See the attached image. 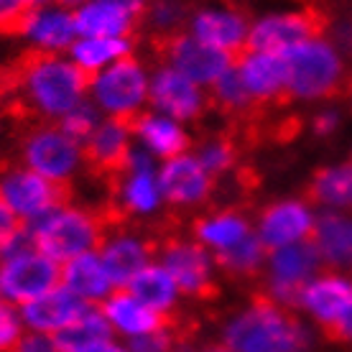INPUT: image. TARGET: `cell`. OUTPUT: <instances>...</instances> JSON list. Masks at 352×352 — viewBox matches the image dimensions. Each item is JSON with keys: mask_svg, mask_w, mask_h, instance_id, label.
I'll use <instances>...</instances> for the list:
<instances>
[{"mask_svg": "<svg viewBox=\"0 0 352 352\" xmlns=\"http://www.w3.org/2000/svg\"><path fill=\"white\" fill-rule=\"evenodd\" d=\"M10 100L8 118L21 128L52 123L85 102L92 74L67 62L59 54L28 49L8 67Z\"/></svg>", "mask_w": 352, "mask_h": 352, "instance_id": "obj_1", "label": "cell"}, {"mask_svg": "<svg viewBox=\"0 0 352 352\" xmlns=\"http://www.w3.org/2000/svg\"><path fill=\"white\" fill-rule=\"evenodd\" d=\"M222 347L228 352H311L314 332L291 309L256 294L222 324Z\"/></svg>", "mask_w": 352, "mask_h": 352, "instance_id": "obj_2", "label": "cell"}, {"mask_svg": "<svg viewBox=\"0 0 352 352\" xmlns=\"http://www.w3.org/2000/svg\"><path fill=\"white\" fill-rule=\"evenodd\" d=\"M31 228H34L36 250H41L56 263H67L74 256L92 253L97 248H102L107 235L115 232L113 222L107 220L102 207L80 210L72 204L49 212Z\"/></svg>", "mask_w": 352, "mask_h": 352, "instance_id": "obj_3", "label": "cell"}, {"mask_svg": "<svg viewBox=\"0 0 352 352\" xmlns=\"http://www.w3.org/2000/svg\"><path fill=\"white\" fill-rule=\"evenodd\" d=\"M151 238L156 243V258L171 273L182 294L192 299H212L217 294L214 258L199 240L184 238L176 230V222L159 225Z\"/></svg>", "mask_w": 352, "mask_h": 352, "instance_id": "obj_4", "label": "cell"}, {"mask_svg": "<svg viewBox=\"0 0 352 352\" xmlns=\"http://www.w3.org/2000/svg\"><path fill=\"white\" fill-rule=\"evenodd\" d=\"M286 56L289 67V97L299 100H327L344 85V67L337 49L327 38H309L294 46Z\"/></svg>", "mask_w": 352, "mask_h": 352, "instance_id": "obj_5", "label": "cell"}, {"mask_svg": "<svg viewBox=\"0 0 352 352\" xmlns=\"http://www.w3.org/2000/svg\"><path fill=\"white\" fill-rule=\"evenodd\" d=\"M21 159L26 168L46 176L56 184H72L82 164V146L52 123H34L21 128Z\"/></svg>", "mask_w": 352, "mask_h": 352, "instance_id": "obj_6", "label": "cell"}, {"mask_svg": "<svg viewBox=\"0 0 352 352\" xmlns=\"http://www.w3.org/2000/svg\"><path fill=\"white\" fill-rule=\"evenodd\" d=\"M322 263L324 261L311 240L278 248L265 261L268 271H265V283L261 294L281 304L283 309L294 311L301 307V294L307 289V283L317 276Z\"/></svg>", "mask_w": 352, "mask_h": 352, "instance_id": "obj_7", "label": "cell"}, {"mask_svg": "<svg viewBox=\"0 0 352 352\" xmlns=\"http://www.w3.org/2000/svg\"><path fill=\"white\" fill-rule=\"evenodd\" d=\"M0 197L21 222L34 225L72 199L69 184H56L31 168H0Z\"/></svg>", "mask_w": 352, "mask_h": 352, "instance_id": "obj_8", "label": "cell"}, {"mask_svg": "<svg viewBox=\"0 0 352 352\" xmlns=\"http://www.w3.org/2000/svg\"><path fill=\"white\" fill-rule=\"evenodd\" d=\"M148 89L151 82L146 77V69L133 56L118 59L92 77L97 107H102L110 118H120V120H131L143 113Z\"/></svg>", "mask_w": 352, "mask_h": 352, "instance_id": "obj_9", "label": "cell"}, {"mask_svg": "<svg viewBox=\"0 0 352 352\" xmlns=\"http://www.w3.org/2000/svg\"><path fill=\"white\" fill-rule=\"evenodd\" d=\"M151 44L161 59H166L168 67L182 72L194 85H210L212 87L225 72L238 64L232 54L204 44L192 34L151 36Z\"/></svg>", "mask_w": 352, "mask_h": 352, "instance_id": "obj_10", "label": "cell"}, {"mask_svg": "<svg viewBox=\"0 0 352 352\" xmlns=\"http://www.w3.org/2000/svg\"><path fill=\"white\" fill-rule=\"evenodd\" d=\"M332 18L324 8L309 6L296 13H273L261 18L248 34V49L283 54L309 38H324Z\"/></svg>", "mask_w": 352, "mask_h": 352, "instance_id": "obj_11", "label": "cell"}, {"mask_svg": "<svg viewBox=\"0 0 352 352\" xmlns=\"http://www.w3.org/2000/svg\"><path fill=\"white\" fill-rule=\"evenodd\" d=\"M62 283V268L41 250H28L0 263V296L8 304H28Z\"/></svg>", "mask_w": 352, "mask_h": 352, "instance_id": "obj_12", "label": "cell"}, {"mask_svg": "<svg viewBox=\"0 0 352 352\" xmlns=\"http://www.w3.org/2000/svg\"><path fill=\"white\" fill-rule=\"evenodd\" d=\"M133 128L128 120L105 118L95 133L82 143V161L87 164L92 176L107 186H113L128 171L133 156Z\"/></svg>", "mask_w": 352, "mask_h": 352, "instance_id": "obj_13", "label": "cell"}, {"mask_svg": "<svg viewBox=\"0 0 352 352\" xmlns=\"http://www.w3.org/2000/svg\"><path fill=\"white\" fill-rule=\"evenodd\" d=\"M238 74L258 105H283L289 102V67L286 56L276 52L248 49L238 59Z\"/></svg>", "mask_w": 352, "mask_h": 352, "instance_id": "obj_14", "label": "cell"}, {"mask_svg": "<svg viewBox=\"0 0 352 352\" xmlns=\"http://www.w3.org/2000/svg\"><path fill=\"white\" fill-rule=\"evenodd\" d=\"M159 186L161 197L171 207H199L212 197L214 176L202 166L197 156L182 153L161 166Z\"/></svg>", "mask_w": 352, "mask_h": 352, "instance_id": "obj_15", "label": "cell"}, {"mask_svg": "<svg viewBox=\"0 0 352 352\" xmlns=\"http://www.w3.org/2000/svg\"><path fill=\"white\" fill-rule=\"evenodd\" d=\"M153 256H156L153 238L141 232H128V228L107 235L100 248V258L115 289H128V283L151 263Z\"/></svg>", "mask_w": 352, "mask_h": 352, "instance_id": "obj_16", "label": "cell"}, {"mask_svg": "<svg viewBox=\"0 0 352 352\" xmlns=\"http://www.w3.org/2000/svg\"><path fill=\"white\" fill-rule=\"evenodd\" d=\"M314 214L307 202L286 199V202L268 204L258 217V238L268 250L304 243L314 232Z\"/></svg>", "mask_w": 352, "mask_h": 352, "instance_id": "obj_17", "label": "cell"}, {"mask_svg": "<svg viewBox=\"0 0 352 352\" xmlns=\"http://www.w3.org/2000/svg\"><path fill=\"white\" fill-rule=\"evenodd\" d=\"M148 100L159 113L174 120H197L207 107V97L202 95L199 85L174 67H161L151 80Z\"/></svg>", "mask_w": 352, "mask_h": 352, "instance_id": "obj_18", "label": "cell"}, {"mask_svg": "<svg viewBox=\"0 0 352 352\" xmlns=\"http://www.w3.org/2000/svg\"><path fill=\"white\" fill-rule=\"evenodd\" d=\"M324 332L352 309V278L340 273H317L301 294V307Z\"/></svg>", "mask_w": 352, "mask_h": 352, "instance_id": "obj_19", "label": "cell"}, {"mask_svg": "<svg viewBox=\"0 0 352 352\" xmlns=\"http://www.w3.org/2000/svg\"><path fill=\"white\" fill-rule=\"evenodd\" d=\"M248 34L250 28L240 10L204 8L194 13L192 18V36L220 52L232 54L235 59H240L248 52Z\"/></svg>", "mask_w": 352, "mask_h": 352, "instance_id": "obj_20", "label": "cell"}, {"mask_svg": "<svg viewBox=\"0 0 352 352\" xmlns=\"http://www.w3.org/2000/svg\"><path fill=\"white\" fill-rule=\"evenodd\" d=\"M87 307L89 304H85L77 294H72L67 286L59 283V286L52 289L49 294L23 304V307H21V319H23V324L28 327V332L56 335V332H62L67 324H72Z\"/></svg>", "mask_w": 352, "mask_h": 352, "instance_id": "obj_21", "label": "cell"}, {"mask_svg": "<svg viewBox=\"0 0 352 352\" xmlns=\"http://www.w3.org/2000/svg\"><path fill=\"white\" fill-rule=\"evenodd\" d=\"M102 314L107 317L113 332L123 335L125 340H135V337L151 335L156 329L171 322V317H164L159 311H153L151 307H146L141 299H135L128 289L113 291L107 301L102 304Z\"/></svg>", "mask_w": 352, "mask_h": 352, "instance_id": "obj_22", "label": "cell"}, {"mask_svg": "<svg viewBox=\"0 0 352 352\" xmlns=\"http://www.w3.org/2000/svg\"><path fill=\"white\" fill-rule=\"evenodd\" d=\"M62 286L77 294L85 304L97 307V304H105L107 296L113 294V281L105 271V263L100 253H82V256L69 258L62 265Z\"/></svg>", "mask_w": 352, "mask_h": 352, "instance_id": "obj_23", "label": "cell"}, {"mask_svg": "<svg viewBox=\"0 0 352 352\" xmlns=\"http://www.w3.org/2000/svg\"><path fill=\"white\" fill-rule=\"evenodd\" d=\"M128 123L133 128V135H138L143 146L159 159L168 161L174 156H182L189 148L186 131L179 125V120L164 113H138Z\"/></svg>", "mask_w": 352, "mask_h": 352, "instance_id": "obj_24", "label": "cell"}, {"mask_svg": "<svg viewBox=\"0 0 352 352\" xmlns=\"http://www.w3.org/2000/svg\"><path fill=\"white\" fill-rule=\"evenodd\" d=\"M82 38H125L141 21L125 8L107 0H89L74 13Z\"/></svg>", "mask_w": 352, "mask_h": 352, "instance_id": "obj_25", "label": "cell"}, {"mask_svg": "<svg viewBox=\"0 0 352 352\" xmlns=\"http://www.w3.org/2000/svg\"><path fill=\"white\" fill-rule=\"evenodd\" d=\"M26 36L31 38L34 49L41 52H62L72 49L74 38H77V23H74V13L56 6V8H36L31 21H28Z\"/></svg>", "mask_w": 352, "mask_h": 352, "instance_id": "obj_26", "label": "cell"}, {"mask_svg": "<svg viewBox=\"0 0 352 352\" xmlns=\"http://www.w3.org/2000/svg\"><path fill=\"white\" fill-rule=\"evenodd\" d=\"M311 243L327 265L352 268V220L340 212H324L314 222Z\"/></svg>", "mask_w": 352, "mask_h": 352, "instance_id": "obj_27", "label": "cell"}, {"mask_svg": "<svg viewBox=\"0 0 352 352\" xmlns=\"http://www.w3.org/2000/svg\"><path fill=\"white\" fill-rule=\"evenodd\" d=\"M192 232L204 248L225 250V248L238 245L245 238H250L253 228H250V217L243 210H220L214 214L199 217L194 222Z\"/></svg>", "mask_w": 352, "mask_h": 352, "instance_id": "obj_28", "label": "cell"}, {"mask_svg": "<svg viewBox=\"0 0 352 352\" xmlns=\"http://www.w3.org/2000/svg\"><path fill=\"white\" fill-rule=\"evenodd\" d=\"M128 291H131L135 299H141L146 307H151L153 311H159L164 317H174L176 301H179V286L171 278V273L164 268V265L148 263L143 268L131 283H128Z\"/></svg>", "mask_w": 352, "mask_h": 352, "instance_id": "obj_29", "label": "cell"}, {"mask_svg": "<svg viewBox=\"0 0 352 352\" xmlns=\"http://www.w3.org/2000/svg\"><path fill=\"white\" fill-rule=\"evenodd\" d=\"M62 352H87L95 344L113 340V327L102 314V309L87 307L72 324H67L62 332L54 335Z\"/></svg>", "mask_w": 352, "mask_h": 352, "instance_id": "obj_30", "label": "cell"}, {"mask_svg": "<svg viewBox=\"0 0 352 352\" xmlns=\"http://www.w3.org/2000/svg\"><path fill=\"white\" fill-rule=\"evenodd\" d=\"M307 199L329 210H352V164L319 168L307 186Z\"/></svg>", "mask_w": 352, "mask_h": 352, "instance_id": "obj_31", "label": "cell"}, {"mask_svg": "<svg viewBox=\"0 0 352 352\" xmlns=\"http://www.w3.org/2000/svg\"><path fill=\"white\" fill-rule=\"evenodd\" d=\"M123 56H131L128 38H80L72 44V62L92 77Z\"/></svg>", "mask_w": 352, "mask_h": 352, "instance_id": "obj_32", "label": "cell"}, {"mask_svg": "<svg viewBox=\"0 0 352 352\" xmlns=\"http://www.w3.org/2000/svg\"><path fill=\"white\" fill-rule=\"evenodd\" d=\"M265 250L268 248L261 243L256 232L245 238L243 243L232 248H225V250H217L214 256V263L220 271H225L232 278H256L258 273L263 271L265 263Z\"/></svg>", "mask_w": 352, "mask_h": 352, "instance_id": "obj_33", "label": "cell"}, {"mask_svg": "<svg viewBox=\"0 0 352 352\" xmlns=\"http://www.w3.org/2000/svg\"><path fill=\"white\" fill-rule=\"evenodd\" d=\"M189 8L182 0H151L143 21L151 26V36H174L182 34Z\"/></svg>", "mask_w": 352, "mask_h": 352, "instance_id": "obj_34", "label": "cell"}, {"mask_svg": "<svg viewBox=\"0 0 352 352\" xmlns=\"http://www.w3.org/2000/svg\"><path fill=\"white\" fill-rule=\"evenodd\" d=\"M202 166L210 171L214 179L222 174H228L238 164V138L235 135H214L210 141L202 143L199 156Z\"/></svg>", "mask_w": 352, "mask_h": 352, "instance_id": "obj_35", "label": "cell"}, {"mask_svg": "<svg viewBox=\"0 0 352 352\" xmlns=\"http://www.w3.org/2000/svg\"><path fill=\"white\" fill-rule=\"evenodd\" d=\"M182 340H184V335L179 332L176 319L171 317V322H168L164 329H156V332L135 337V340H128V350L131 352H179Z\"/></svg>", "mask_w": 352, "mask_h": 352, "instance_id": "obj_36", "label": "cell"}, {"mask_svg": "<svg viewBox=\"0 0 352 352\" xmlns=\"http://www.w3.org/2000/svg\"><path fill=\"white\" fill-rule=\"evenodd\" d=\"M100 123H102V120H100V115H97V107L89 105V102H80L72 113L64 115L59 128L69 135L72 141H77L82 146V143L95 133V128Z\"/></svg>", "mask_w": 352, "mask_h": 352, "instance_id": "obj_37", "label": "cell"}, {"mask_svg": "<svg viewBox=\"0 0 352 352\" xmlns=\"http://www.w3.org/2000/svg\"><path fill=\"white\" fill-rule=\"evenodd\" d=\"M36 8H28L23 0H0V34L26 36L28 21Z\"/></svg>", "mask_w": 352, "mask_h": 352, "instance_id": "obj_38", "label": "cell"}, {"mask_svg": "<svg viewBox=\"0 0 352 352\" xmlns=\"http://www.w3.org/2000/svg\"><path fill=\"white\" fill-rule=\"evenodd\" d=\"M23 329H26V324L21 319V311H16L6 299H0V352L16 350L21 337L26 335Z\"/></svg>", "mask_w": 352, "mask_h": 352, "instance_id": "obj_39", "label": "cell"}, {"mask_svg": "<svg viewBox=\"0 0 352 352\" xmlns=\"http://www.w3.org/2000/svg\"><path fill=\"white\" fill-rule=\"evenodd\" d=\"M13 352H62L59 344L54 340V335H44V332H26L21 337V342L16 344Z\"/></svg>", "mask_w": 352, "mask_h": 352, "instance_id": "obj_40", "label": "cell"}, {"mask_svg": "<svg viewBox=\"0 0 352 352\" xmlns=\"http://www.w3.org/2000/svg\"><path fill=\"white\" fill-rule=\"evenodd\" d=\"M327 335L332 337V340H337V342H344V344H352V309L344 314L340 322H337Z\"/></svg>", "mask_w": 352, "mask_h": 352, "instance_id": "obj_41", "label": "cell"}, {"mask_svg": "<svg viewBox=\"0 0 352 352\" xmlns=\"http://www.w3.org/2000/svg\"><path fill=\"white\" fill-rule=\"evenodd\" d=\"M337 125H340V118H337L335 110H324L314 118V133L317 135H332Z\"/></svg>", "mask_w": 352, "mask_h": 352, "instance_id": "obj_42", "label": "cell"}, {"mask_svg": "<svg viewBox=\"0 0 352 352\" xmlns=\"http://www.w3.org/2000/svg\"><path fill=\"white\" fill-rule=\"evenodd\" d=\"M18 225H21V220L10 212V207L3 202V197H0V240L6 238V235H10Z\"/></svg>", "mask_w": 352, "mask_h": 352, "instance_id": "obj_43", "label": "cell"}, {"mask_svg": "<svg viewBox=\"0 0 352 352\" xmlns=\"http://www.w3.org/2000/svg\"><path fill=\"white\" fill-rule=\"evenodd\" d=\"M8 100H10V74H8V67H0V118H8Z\"/></svg>", "mask_w": 352, "mask_h": 352, "instance_id": "obj_44", "label": "cell"}, {"mask_svg": "<svg viewBox=\"0 0 352 352\" xmlns=\"http://www.w3.org/2000/svg\"><path fill=\"white\" fill-rule=\"evenodd\" d=\"M107 3H115V6L125 8L128 13H133V16L138 18V21H143L146 8H148V0H107Z\"/></svg>", "mask_w": 352, "mask_h": 352, "instance_id": "obj_45", "label": "cell"}, {"mask_svg": "<svg viewBox=\"0 0 352 352\" xmlns=\"http://www.w3.org/2000/svg\"><path fill=\"white\" fill-rule=\"evenodd\" d=\"M87 352H131L128 350V344H120V342H115V340H107V342H100L95 344L92 350Z\"/></svg>", "mask_w": 352, "mask_h": 352, "instance_id": "obj_46", "label": "cell"}, {"mask_svg": "<svg viewBox=\"0 0 352 352\" xmlns=\"http://www.w3.org/2000/svg\"><path fill=\"white\" fill-rule=\"evenodd\" d=\"M194 352H228L222 344H204V347H194Z\"/></svg>", "mask_w": 352, "mask_h": 352, "instance_id": "obj_47", "label": "cell"}, {"mask_svg": "<svg viewBox=\"0 0 352 352\" xmlns=\"http://www.w3.org/2000/svg\"><path fill=\"white\" fill-rule=\"evenodd\" d=\"M59 6H64V8H72V6H85L87 0H56Z\"/></svg>", "mask_w": 352, "mask_h": 352, "instance_id": "obj_48", "label": "cell"}, {"mask_svg": "<svg viewBox=\"0 0 352 352\" xmlns=\"http://www.w3.org/2000/svg\"><path fill=\"white\" fill-rule=\"evenodd\" d=\"M23 3H26L28 8H44L49 0H23Z\"/></svg>", "mask_w": 352, "mask_h": 352, "instance_id": "obj_49", "label": "cell"}, {"mask_svg": "<svg viewBox=\"0 0 352 352\" xmlns=\"http://www.w3.org/2000/svg\"><path fill=\"white\" fill-rule=\"evenodd\" d=\"M347 89H350V95H352V80H350V87H347Z\"/></svg>", "mask_w": 352, "mask_h": 352, "instance_id": "obj_50", "label": "cell"}, {"mask_svg": "<svg viewBox=\"0 0 352 352\" xmlns=\"http://www.w3.org/2000/svg\"><path fill=\"white\" fill-rule=\"evenodd\" d=\"M3 166H6V164H0V168H3Z\"/></svg>", "mask_w": 352, "mask_h": 352, "instance_id": "obj_51", "label": "cell"}]
</instances>
